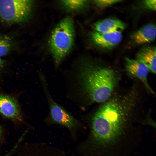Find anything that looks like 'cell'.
Returning a JSON list of instances; mask_svg holds the SVG:
<instances>
[{
  "mask_svg": "<svg viewBox=\"0 0 156 156\" xmlns=\"http://www.w3.org/2000/svg\"><path fill=\"white\" fill-rule=\"evenodd\" d=\"M74 68L63 72L68 97L82 110L94 103L109 99L119 78L116 72L107 67L82 60Z\"/></svg>",
  "mask_w": 156,
  "mask_h": 156,
  "instance_id": "1",
  "label": "cell"
},
{
  "mask_svg": "<svg viewBox=\"0 0 156 156\" xmlns=\"http://www.w3.org/2000/svg\"><path fill=\"white\" fill-rule=\"evenodd\" d=\"M133 92L112 96L96 110L91 119L92 133L101 143L112 142L119 135L134 107Z\"/></svg>",
  "mask_w": 156,
  "mask_h": 156,
  "instance_id": "2",
  "label": "cell"
},
{
  "mask_svg": "<svg viewBox=\"0 0 156 156\" xmlns=\"http://www.w3.org/2000/svg\"><path fill=\"white\" fill-rule=\"evenodd\" d=\"M75 31L72 18L62 19L53 30L49 41V47L57 68L70 51L74 44Z\"/></svg>",
  "mask_w": 156,
  "mask_h": 156,
  "instance_id": "3",
  "label": "cell"
},
{
  "mask_svg": "<svg viewBox=\"0 0 156 156\" xmlns=\"http://www.w3.org/2000/svg\"><path fill=\"white\" fill-rule=\"evenodd\" d=\"M34 5L33 0H0V19L7 24L26 23L31 18Z\"/></svg>",
  "mask_w": 156,
  "mask_h": 156,
  "instance_id": "4",
  "label": "cell"
},
{
  "mask_svg": "<svg viewBox=\"0 0 156 156\" xmlns=\"http://www.w3.org/2000/svg\"><path fill=\"white\" fill-rule=\"evenodd\" d=\"M39 74L49 106L50 121L62 125L71 131L80 127L81 125V123L55 101L50 92L45 76L42 73Z\"/></svg>",
  "mask_w": 156,
  "mask_h": 156,
  "instance_id": "5",
  "label": "cell"
},
{
  "mask_svg": "<svg viewBox=\"0 0 156 156\" xmlns=\"http://www.w3.org/2000/svg\"><path fill=\"white\" fill-rule=\"evenodd\" d=\"M0 113L15 123L22 124L25 122L18 100L10 95L0 93Z\"/></svg>",
  "mask_w": 156,
  "mask_h": 156,
  "instance_id": "6",
  "label": "cell"
},
{
  "mask_svg": "<svg viewBox=\"0 0 156 156\" xmlns=\"http://www.w3.org/2000/svg\"><path fill=\"white\" fill-rule=\"evenodd\" d=\"M125 60L126 69L128 74L140 80L148 91L154 94L148 81V75L149 71L147 66L136 59L126 57Z\"/></svg>",
  "mask_w": 156,
  "mask_h": 156,
  "instance_id": "7",
  "label": "cell"
},
{
  "mask_svg": "<svg viewBox=\"0 0 156 156\" xmlns=\"http://www.w3.org/2000/svg\"><path fill=\"white\" fill-rule=\"evenodd\" d=\"M91 38L96 45L103 48L109 49L119 44L122 40V35L120 31L106 33L94 31L92 34Z\"/></svg>",
  "mask_w": 156,
  "mask_h": 156,
  "instance_id": "8",
  "label": "cell"
},
{
  "mask_svg": "<svg viewBox=\"0 0 156 156\" xmlns=\"http://www.w3.org/2000/svg\"><path fill=\"white\" fill-rule=\"evenodd\" d=\"M156 28L153 24L145 25L131 35L132 41L138 44H143L154 41L156 38Z\"/></svg>",
  "mask_w": 156,
  "mask_h": 156,
  "instance_id": "9",
  "label": "cell"
},
{
  "mask_svg": "<svg viewBox=\"0 0 156 156\" xmlns=\"http://www.w3.org/2000/svg\"><path fill=\"white\" fill-rule=\"evenodd\" d=\"M125 24L116 18H107L98 21L92 25L95 31L106 33L124 30L126 28Z\"/></svg>",
  "mask_w": 156,
  "mask_h": 156,
  "instance_id": "10",
  "label": "cell"
},
{
  "mask_svg": "<svg viewBox=\"0 0 156 156\" xmlns=\"http://www.w3.org/2000/svg\"><path fill=\"white\" fill-rule=\"evenodd\" d=\"M136 59L146 66L149 71L155 74L156 51L155 46L142 48L137 53Z\"/></svg>",
  "mask_w": 156,
  "mask_h": 156,
  "instance_id": "11",
  "label": "cell"
},
{
  "mask_svg": "<svg viewBox=\"0 0 156 156\" xmlns=\"http://www.w3.org/2000/svg\"><path fill=\"white\" fill-rule=\"evenodd\" d=\"M15 43L10 36L0 34V57L9 53L14 48Z\"/></svg>",
  "mask_w": 156,
  "mask_h": 156,
  "instance_id": "12",
  "label": "cell"
},
{
  "mask_svg": "<svg viewBox=\"0 0 156 156\" xmlns=\"http://www.w3.org/2000/svg\"><path fill=\"white\" fill-rule=\"evenodd\" d=\"M87 0H62L61 3L64 8L69 11H74L82 9L89 3Z\"/></svg>",
  "mask_w": 156,
  "mask_h": 156,
  "instance_id": "13",
  "label": "cell"
},
{
  "mask_svg": "<svg viewBox=\"0 0 156 156\" xmlns=\"http://www.w3.org/2000/svg\"><path fill=\"white\" fill-rule=\"evenodd\" d=\"M120 0H98L93 1V3L97 6L103 8L122 2Z\"/></svg>",
  "mask_w": 156,
  "mask_h": 156,
  "instance_id": "14",
  "label": "cell"
},
{
  "mask_svg": "<svg viewBox=\"0 0 156 156\" xmlns=\"http://www.w3.org/2000/svg\"><path fill=\"white\" fill-rule=\"evenodd\" d=\"M144 4L147 8L153 10H155L156 0H146L144 1Z\"/></svg>",
  "mask_w": 156,
  "mask_h": 156,
  "instance_id": "15",
  "label": "cell"
},
{
  "mask_svg": "<svg viewBox=\"0 0 156 156\" xmlns=\"http://www.w3.org/2000/svg\"><path fill=\"white\" fill-rule=\"evenodd\" d=\"M5 65V61L0 57V76L3 73Z\"/></svg>",
  "mask_w": 156,
  "mask_h": 156,
  "instance_id": "16",
  "label": "cell"
},
{
  "mask_svg": "<svg viewBox=\"0 0 156 156\" xmlns=\"http://www.w3.org/2000/svg\"><path fill=\"white\" fill-rule=\"evenodd\" d=\"M18 146L16 144L15 145L13 148L7 153L1 156H12L16 152Z\"/></svg>",
  "mask_w": 156,
  "mask_h": 156,
  "instance_id": "17",
  "label": "cell"
},
{
  "mask_svg": "<svg viewBox=\"0 0 156 156\" xmlns=\"http://www.w3.org/2000/svg\"><path fill=\"white\" fill-rule=\"evenodd\" d=\"M3 137V131L2 127L0 124V143L2 140Z\"/></svg>",
  "mask_w": 156,
  "mask_h": 156,
  "instance_id": "18",
  "label": "cell"
}]
</instances>
